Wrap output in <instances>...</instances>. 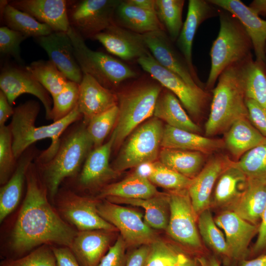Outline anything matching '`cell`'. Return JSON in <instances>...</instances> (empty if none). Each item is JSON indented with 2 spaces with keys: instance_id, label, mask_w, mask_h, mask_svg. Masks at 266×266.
I'll return each instance as SVG.
<instances>
[{
  "instance_id": "20",
  "label": "cell",
  "mask_w": 266,
  "mask_h": 266,
  "mask_svg": "<svg viewBox=\"0 0 266 266\" xmlns=\"http://www.w3.org/2000/svg\"><path fill=\"white\" fill-rule=\"evenodd\" d=\"M93 38L99 41L108 52L125 61L137 60L149 52L143 34L115 23Z\"/></svg>"
},
{
  "instance_id": "33",
  "label": "cell",
  "mask_w": 266,
  "mask_h": 266,
  "mask_svg": "<svg viewBox=\"0 0 266 266\" xmlns=\"http://www.w3.org/2000/svg\"><path fill=\"white\" fill-rule=\"evenodd\" d=\"M206 155L198 151L161 148L158 159L166 166L193 179L205 166Z\"/></svg>"
},
{
  "instance_id": "17",
  "label": "cell",
  "mask_w": 266,
  "mask_h": 266,
  "mask_svg": "<svg viewBox=\"0 0 266 266\" xmlns=\"http://www.w3.org/2000/svg\"><path fill=\"white\" fill-rule=\"evenodd\" d=\"M0 88L12 106L22 94L34 96L42 102L46 118L50 120L52 99L47 90L26 69L10 67L3 70L0 75Z\"/></svg>"
},
{
  "instance_id": "51",
  "label": "cell",
  "mask_w": 266,
  "mask_h": 266,
  "mask_svg": "<svg viewBox=\"0 0 266 266\" xmlns=\"http://www.w3.org/2000/svg\"><path fill=\"white\" fill-rule=\"evenodd\" d=\"M57 266H80L69 247L52 246Z\"/></svg>"
},
{
  "instance_id": "43",
  "label": "cell",
  "mask_w": 266,
  "mask_h": 266,
  "mask_svg": "<svg viewBox=\"0 0 266 266\" xmlns=\"http://www.w3.org/2000/svg\"><path fill=\"white\" fill-rule=\"evenodd\" d=\"M80 84L68 80L62 91L52 97L50 120H60L69 114L77 105Z\"/></svg>"
},
{
  "instance_id": "59",
  "label": "cell",
  "mask_w": 266,
  "mask_h": 266,
  "mask_svg": "<svg viewBox=\"0 0 266 266\" xmlns=\"http://www.w3.org/2000/svg\"><path fill=\"white\" fill-rule=\"evenodd\" d=\"M200 266H220L218 260L214 257L200 256L196 258Z\"/></svg>"
},
{
  "instance_id": "47",
  "label": "cell",
  "mask_w": 266,
  "mask_h": 266,
  "mask_svg": "<svg viewBox=\"0 0 266 266\" xmlns=\"http://www.w3.org/2000/svg\"><path fill=\"white\" fill-rule=\"evenodd\" d=\"M0 266H57L52 246L42 245L16 259L3 260Z\"/></svg>"
},
{
  "instance_id": "56",
  "label": "cell",
  "mask_w": 266,
  "mask_h": 266,
  "mask_svg": "<svg viewBox=\"0 0 266 266\" xmlns=\"http://www.w3.org/2000/svg\"><path fill=\"white\" fill-rule=\"evenodd\" d=\"M130 4L141 9L155 12V0H126ZM156 13V12H155Z\"/></svg>"
},
{
  "instance_id": "8",
  "label": "cell",
  "mask_w": 266,
  "mask_h": 266,
  "mask_svg": "<svg viewBox=\"0 0 266 266\" xmlns=\"http://www.w3.org/2000/svg\"><path fill=\"white\" fill-rule=\"evenodd\" d=\"M164 126L153 117L137 127L122 146L112 167L117 172L159 158Z\"/></svg>"
},
{
  "instance_id": "10",
  "label": "cell",
  "mask_w": 266,
  "mask_h": 266,
  "mask_svg": "<svg viewBox=\"0 0 266 266\" xmlns=\"http://www.w3.org/2000/svg\"><path fill=\"white\" fill-rule=\"evenodd\" d=\"M53 200L61 217L78 232L118 231L99 214L97 205L100 200L98 199L80 195L71 190L60 189Z\"/></svg>"
},
{
  "instance_id": "55",
  "label": "cell",
  "mask_w": 266,
  "mask_h": 266,
  "mask_svg": "<svg viewBox=\"0 0 266 266\" xmlns=\"http://www.w3.org/2000/svg\"><path fill=\"white\" fill-rule=\"evenodd\" d=\"M134 168V170L133 172V174L148 179L153 170L154 162L144 163Z\"/></svg>"
},
{
  "instance_id": "26",
  "label": "cell",
  "mask_w": 266,
  "mask_h": 266,
  "mask_svg": "<svg viewBox=\"0 0 266 266\" xmlns=\"http://www.w3.org/2000/svg\"><path fill=\"white\" fill-rule=\"evenodd\" d=\"M39 154L33 145L27 149L18 159L15 170L9 180L0 189V222L17 206L22 195L28 167Z\"/></svg>"
},
{
  "instance_id": "57",
  "label": "cell",
  "mask_w": 266,
  "mask_h": 266,
  "mask_svg": "<svg viewBox=\"0 0 266 266\" xmlns=\"http://www.w3.org/2000/svg\"><path fill=\"white\" fill-rule=\"evenodd\" d=\"M238 266H266V253L251 260H244L241 261Z\"/></svg>"
},
{
  "instance_id": "31",
  "label": "cell",
  "mask_w": 266,
  "mask_h": 266,
  "mask_svg": "<svg viewBox=\"0 0 266 266\" xmlns=\"http://www.w3.org/2000/svg\"><path fill=\"white\" fill-rule=\"evenodd\" d=\"M105 199L113 203L127 204L142 207L145 210L144 220L151 228L166 230L169 218V194L159 193L146 199L108 197Z\"/></svg>"
},
{
  "instance_id": "45",
  "label": "cell",
  "mask_w": 266,
  "mask_h": 266,
  "mask_svg": "<svg viewBox=\"0 0 266 266\" xmlns=\"http://www.w3.org/2000/svg\"><path fill=\"white\" fill-rule=\"evenodd\" d=\"M9 125L0 127V184H5L14 173L17 164Z\"/></svg>"
},
{
  "instance_id": "46",
  "label": "cell",
  "mask_w": 266,
  "mask_h": 266,
  "mask_svg": "<svg viewBox=\"0 0 266 266\" xmlns=\"http://www.w3.org/2000/svg\"><path fill=\"white\" fill-rule=\"evenodd\" d=\"M150 249L144 266H174L185 255L166 242L157 238Z\"/></svg>"
},
{
  "instance_id": "27",
  "label": "cell",
  "mask_w": 266,
  "mask_h": 266,
  "mask_svg": "<svg viewBox=\"0 0 266 266\" xmlns=\"http://www.w3.org/2000/svg\"><path fill=\"white\" fill-rule=\"evenodd\" d=\"M161 148L198 151L209 154L225 148L224 140L201 136L168 125L164 127Z\"/></svg>"
},
{
  "instance_id": "19",
  "label": "cell",
  "mask_w": 266,
  "mask_h": 266,
  "mask_svg": "<svg viewBox=\"0 0 266 266\" xmlns=\"http://www.w3.org/2000/svg\"><path fill=\"white\" fill-rule=\"evenodd\" d=\"M214 220L225 232L229 259L245 260L248 253L249 243L258 233L259 225L251 224L230 210L221 213Z\"/></svg>"
},
{
  "instance_id": "2",
  "label": "cell",
  "mask_w": 266,
  "mask_h": 266,
  "mask_svg": "<svg viewBox=\"0 0 266 266\" xmlns=\"http://www.w3.org/2000/svg\"><path fill=\"white\" fill-rule=\"evenodd\" d=\"M40 110L38 102L29 100L14 108V113L9 125L12 136V146L17 160L36 141L51 138L49 147L40 153L38 157L41 161L50 158L56 151L60 137L68 127L82 118L77 105L65 118L48 125L35 126V121Z\"/></svg>"
},
{
  "instance_id": "11",
  "label": "cell",
  "mask_w": 266,
  "mask_h": 266,
  "mask_svg": "<svg viewBox=\"0 0 266 266\" xmlns=\"http://www.w3.org/2000/svg\"><path fill=\"white\" fill-rule=\"evenodd\" d=\"M103 199L98 204V212L120 232L127 247L150 245L157 238L153 229L145 222L140 213Z\"/></svg>"
},
{
  "instance_id": "14",
  "label": "cell",
  "mask_w": 266,
  "mask_h": 266,
  "mask_svg": "<svg viewBox=\"0 0 266 266\" xmlns=\"http://www.w3.org/2000/svg\"><path fill=\"white\" fill-rule=\"evenodd\" d=\"M113 145V137L111 135L106 143L93 148L90 152L75 178L77 190L93 191L100 189V191L109 181L118 176L119 173L109 163Z\"/></svg>"
},
{
  "instance_id": "39",
  "label": "cell",
  "mask_w": 266,
  "mask_h": 266,
  "mask_svg": "<svg viewBox=\"0 0 266 266\" xmlns=\"http://www.w3.org/2000/svg\"><path fill=\"white\" fill-rule=\"evenodd\" d=\"M155 12L170 40L176 41L182 27L184 0H155Z\"/></svg>"
},
{
  "instance_id": "60",
  "label": "cell",
  "mask_w": 266,
  "mask_h": 266,
  "mask_svg": "<svg viewBox=\"0 0 266 266\" xmlns=\"http://www.w3.org/2000/svg\"><path fill=\"white\" fill-rule=\"evenodd\" d=\"M196 258L192 259L185 254L174 266H199Z\"/></svg>"
},
{
  "instance_id": "21",
  "label": "cell",
  "mask_w": 266,
  "mask_h": 266,
  "mask_svg": "<svg viewBox=\"0 0 266 266\" xmlns=\"http://www.w3.org/2000/svg\"><path fill=\"white\" fill-rule=\"evenodd\" d=\"M233 162L225 155L213 156L207 162L200 172L192 179L187 190L197 216L208 208L211 193L216 180Z\"/></svg>"
},
{
  "instance_id": "37",
  "label": "cell",
  "mask_w": 266,
  "mask_h": 266,
  "mask_svg": "<svg viewBox=\"0 0 266 266\" xmlns=\"http://www.w3.org/2000/svg\"><path fill=\"white\" fill-rule=\"evenodd\" d=\"M2 16L6 27L18 32L27 37H39L47 35L53 32L47 25L40 23L29 14L11 5H4Z\"/></svg>"
},
{
  "instance_id": "30",
  "label": "cell",
  "mask_w": 266,
  "mask_h": 266,
  "mask_svg": "<svg viewBox=\"0 0 266 266\" xmlns=\"http://www.w3.org/2000/svg\"><path fill=\"white\" fill-rule=\"evenodd\" d=\"M153 116L175 128L198 134L201 131L187 114L178 99L165 88L158 97Z\"/></svg>"
},
{
  "instance_id": "1",
  "label": "cell",
  "mask_w": 266,
  "mask_h": 266,
  "mask_svg": "<svg viewBox=\"0 0 266 266\" xmlns=\"http://www.w3.org/2000/svg\"><path fill=\"white\" fill-rule=\"evenodd\" d=\"M26 183L25 198L2 251L6 259L21 258L44 244L69 248L78 232L50 203L33 162L27 169Z\"/></svg>"
},
{
  "instance_id": "25",
  "label": "cell",
  "mask_w": 266,
  "mask_h": 266,
  "mask_svg": "<svg viewBox=\"0 0 266 266\" xmlns=\"http://www.w3.org/2000/svg\"><path fill=\"white\" fill-rule=\"evenodd\" d=\"M113 232L79 231L69 247L80 266H97L108 250Z\"/></svg>"
},
{
  "instance_id": "52",
  "label": "cell",
  "mask_w": 266,
  "mask_h": 266,
  "mask_svg": "<svg viewBox=\"0 0 266 266\" xmlns=\"http://www.w3.org/2000/svg\"><path fill=\"white\" fill-rule=\"evenodd\" d=\"M150 245H143L128 256L125 266H144L150 251Z\"/></svg>"
},
{
  "instance_id": "49",
  "label": "cell",
  "mask_w": 266,
  "mask_h": 266,
  "mask_svg": "<svg viewBox=\"0 0 266 266\" xmlns=\"http://www.w3.org/2000/svg\"><path fill=\"white\" fill-rule=\"evenodd\" d=\"M127 247L126 242L120 235L97 266H125L128 257L126 254Z\"/></svg>"
},
{
  "instance_id": "38",
  "label": "cell",
  "mask_w": 266,
  "mask_h": 266,
  "mask_svg": "<svg viewBox=\"0 0 266 266\" xmlns=\"http://www.w3.org/2000/svg\"><path fill=\"white\" fill-rule=\"evenodd\" d=\"M28 71L51 95L60 93L68 80L50 60H39L26 66Z\"/></svg>"
},
{
  "instance_id": "40",
  "label": "cell",
  "mask_w": 266,
  "mask_h": 266,
  "mask_svg": "<svg viewBox=\"0 0 266 266\" xmlns=\"http://www.w3.org/2000/svg\"><path fill=\"white\" fill-rule=\"evenodd\" d=\"M234 165L248 178L266 181V137L238 160L234 161Z\"/></svg>"
},
{
  "instance_id": "28",
  "label": "cell",
  "mask_w": 266,
  "mask_h": 266,
  "mask_svg": "<svg viewBox=\"0 0 266 266\" xmlns=\"http://www.w3.org/2000/svg\"><path fill=\"white\" fill-rule=\"evenodd\" d=\"M266 206V181L248 178L241 196L229 205V209L253 224L261 221Z\"/></svg>"
},
{
  "instance_id": "32",
  "label": "cell",
  "mask_w": 266,
  "mask_h": 266,
  "mask_svg": "<svg viewBox=\"0 0 266 266\" xmlns=\"http://www.w3.org/2000/svg\"><path fill=\"white\" fill-rule=\"evenodd\" d=\"M244 118L235 121L226 132L225 148L236 159L257 146L265 138L249 121Z\"/></svg>"
},
{
  "instance_id": "58",
  "label": "cell",
  "mask_w": 266,
  "mask_h": 266,
  "mask_svg": "<svg viewBox=\"0 0 266 266\" xmlns=\"http://www.w3.org/2000/svg\"><path fill=\"white\" fill-rule=\"evenodd\" d=\"M259 16L266 15V0H255L248 6Z\"/></svg>"
},
{
  "instance_id": "24",
  "label": "cell",
  "mask_w": 266,
  "mask_h": 266,
  "mask_svg": "<svg viewBox=\"0 0 266 266\" xmlns=\"http://www.w3.org/2000/svg\"><path fill=\"white\" fill-rule=\"evenodd\" d=\"M9 4L29 14L54 32H67L70 26L65 0H18Z\"/></svg>"
},
{
  "instance_id": "5",
  "label": "cell",
  "mask_w": 266,
  "mask_h": 266,
  "mask_svg": "<svg viewBox=\"0 0 266 266\" xmlns=\"http://www.w3.org/2000/svg\"><path fill=\"white\" fill-rule=\"evenodd\" d=\"M220 28L210 51L211 66L205 90L211 91L219 76L231 65L253 56L250 36L240 22L230 12L220 9Z\"/></svg>"
},
{
  "instance_id": "15",
  "label": "cell",
  "mask_w": 266,
  "mask_h": 266,
  "mask_svg": "<svg viewBox=\"0 0 266 266\" xmlns=\"http://www.w3.org/2000/svg\"><path fill=\"white\" fill-rule=\"evenodd\" d=\"M220 9L205 0H189L188 11L176 46L185 60L198 85L204 89L200 80L192 60V47L195 36L200 25L206 20L219 16Z\"/></svg>"
},
{
  "instance_id": "12",
  "label": "cell",
  "mask_w": 266,
  "mask_h": 266,
  "mask_svg": "<svg viewBox=\"0 0 266 266\" xmlns=\"http://www.w3.org/2000/svg\"><path fill=\"white\" fill-rule=\"evenodd\" d=\"M120 0L77 1L68 14L70 26L84 38H94L114 23L115 10Z\"/></svg>"
},
{
  "instance_id": "29",
  "label": "cell",
  "mask_w": 266,
  "mask_h": 266,
  "mask_svg": "<svg viewBox=\"0 0 266 266\" xmlns=\"http://www.w3.org/2000/svg\"><path fill=\"white\" fill-rule=\"evenodd\" d=\"M114 23L141 34L165 31L155 12L132 5L126 0H121L117 7L114 14Z\"/></svg>"
},
{
  "instance_id": "7",
  "label": "cell",
  "mask_w": 266,
  "mask_h": 266,
  "mask_svg": "<svg viewBox=\"0 0 266 266\" xmlns=\"http://www.w3.org/2000/svg\"><path fill=\"white\" fill-rule=\"evenodd\" d=\"M74 48L76 61L83 72L103 87L112 90L124 81L136 78L137 73L128 65L107 54L91 50L84 38L70 27L67 32Z\"/></svg>"
},
{
  "instance_id": "35",
  "label": "cell",
  "mask_w": 266,
  "mask_h": 266,
  "mask_svg": "<svg viewBox=\"0 0 266 266\" xmlns=\"http://www.w3.org/2000/svg\"><path fill=\"white\" fill-rule=\"evenodd\" d=\"M248 178L240 169L232 164L218 178L213 200L215 205L223 206L236 201L245 191Z\"/></svg>"
},
{
  "instance_id": "42",
  "label": "cell",
  "mask_w": 266,
  "mask_h": 266,
  "mask_svg": "<svg viewBox=\"0 0 266 266\" xmlns=\"http://www.w3.org/2000/svg\"><path fill=\"white\" fill-rule=\"evenodd\" d=\"M119 115L118 105L93 118L86 125L87 133L94 148L103 144L108 134L113 130Z\"/></svg>"
},
{
  "instance_id": "44",
  "label": "cell",
  "mask_w": 266,
  "mask_h": 266,
  "mask_svg": "<svg viewBox=\"0 0 266 266\" xmlns=\"http://www.w3.org/2000/svg\"><path fill=\"white\" fill-rule=\"evenodd\" d=\"M148 179L153 184L170 191L187 189L192 180L166 166L159 161L154 162L153 170Z\"/></svg>"
},
{
  "instance_id": "34",
  "label": "cell",
  "mask_w": 266,
  "mask_h": 266,
  "mask_svg": "<svg viewBox=\"0 0 266 266\" xmlns=\"http://www.w3.org/2000/svg\"><path fill=\"white\" fill-rule=\"evenodd\" d=\"M159 193L148 179L133 173L121 181L105 186L100 192L98 198L119 197L146 199L154 197Z\"/></svg>"
},
{
  "instance_id": "36",
  "label": "cell",
  "mask_w": 266,
  "mask_h": 266,
  "mask_svg": "<svg viewBox=\"0 0 266 266\" xmlns=\"http://www.w3.org/2000/svg\"><path fill=\"white\" fill-rule=\"evenodd\" d=\"M243 78L246 98L266 108V63L254 60L253 56L243 63Z\"/></svg>"
},
{
  "instance_id": "16",
  "label": "cell",
  "mask_w": 266,
  "mask_h": 266,
  "mask_svg": "<svg viewBox=\"0 0 266 266\" xmlns=\"http://www.w3.org/2000/svg\"><path fill=\"white\" fill-rule=\"evenodd\" d=\"M143 35L149 51L160 65L179 76L189 85L200 87L184 57L173 45L165 31L152 32Z\"/></svg>"
},
{
  "instance_id": "3",
  "label": "cell",
  "mask_w": 266,
  "mask_h": 266,
  "mask_svg": "<svg viewBox=\"0 0 266 266\" xmlns=\"http://www.w3.org/2000/svg\"><path fill=\"white\" fill-rule=\"evenodd\" d=\"M92 148L93 144L87 133L86 125L82 121L61 138L56 151L50 158L42 162L34 160L49 198L54 200L65 179L77 176Z\"/></svg>"
},
{
  "instance_id": "50",
  "label": "cell",
  "mask_w": 266,
  "mask_h": 266,
  "mask_svg": "<svg viewBox=\"0 0 266 266\" xmlns=\"http://www.w3.org/2000/svg\"><path fill=\"white\" fill-rule=\"evenodd\" d=\"M249 119L256 129L266 137V108L251 99H246Z\"/></svg>"
},
{
  "instance_id": "41",
  "label": "cell",
  "mask_w": 266,
  "mask_h": 266,
  "mask_svg": "<svg viewBox=\"0 0 266 266\" xmlns=\"http://www.w3.org/2000/svg\"><path fill=\"white\" fill-rule=\"evenodd\" d=\"M198 216V227L204 241L215 252L229 259L226 238L213 219L209 209L202 211Z\"/></svg>"
},
{
  "instance_id": "6",
  "label": "cell",
  "mask_w": 266,
  "mask_h": 266,
  "mask_svg": "<svg viewBox=\"0 0 266 266\" xmlns=\"http://www.w3.org/2000/svg\"><path fill=\"white\" fill-rule=\"evenodd\" d=\"M163 88L157 81H143L117 93L119 115L111 134L113 137V149L119 148L140 124L153 115L156 102Z\"/></svg>"
},
{
  "instance_id": "54",
  "label": "cell",
  "mask_w": 266,
  "mask_h": 266,
  "mask_svg": "<svg viewBox=\"0 0 266 266\" xmlns=\"http://www.w3.org/2000/svg\"><path fill=\"white\" fill-rule=\"evenodd\" d=\"M14 109L9 103L5 95L0 91V127L5 126L8 119L12 116Z\"/></svg>"
},
{
  "instance_id": "48",
  "label": "cell",
  "mask_w": 266,
  "mask_h": 266,
  "mask_svg": "<svg viewBox=\"0 0 266 266\" xmlns=\"http://www.w3.org/2000/svg\"><path fill=\"white\" fill-rule=\"evenodd\" d=\"M27 38L21 33L6 26L0 28V51L3 54L12 56L18 63H22L20 55L21 43Z\"/></svg>"
},
{
  "instance_id": "9",
  "label": "cell",
  "mask_w": 266,
  "mask_h": 266,
  "mask_svg": "<svg viewBox=\"0 0 266 266\" xmlns=\"http://www.w3.org/2000/svg\"><path fill=\"white\" fill-rule=\"evenodd\" d=\"M144 70L178 99L189 114L200 117L211 104V91L192 86L179 76L160 65L149 52L137 60Z\"/></svg>"
},
{
  "instance_id": "13",
  "label": "cell",
  "mask_w": 266,
  "mask_h": 266,
  "mask_svg": "<svg viewBox=\"0 0 266 266\" xmlns=\"http://www.w3.org/2000/svg\"><path fill=\"white\" fill-rule=\"evenodd\" d=\"M169 218L166 231L174 240L194 250L201 248L196 217L187 189L170 191Z\"/></svg>"
},
{
  "instance_id": "4",
  "label": "cell",
  "mask_w": 266,
  "mask_h": 266,
  "mask_svg": "<svg viewBox=\"0 0 266 266\" xmlns=\"http://www.w3.org/2000/svg\"><path fill=\"white\" fill-rule=\"evenodd\" d=\"M244 61L226 68L211 90L210 112L204 126L207 136L226 132L237 120L249 118L243 78Z\"/></svg>"
},
{
  "instance_id": "53",
  "label": "cell",
  "mask_w": 266,
  "mask_h": 266,
  "mask_svg": "<svg viewBox=\"0 0 266 266\" xmlns=\"http://www.w3.org/2000/svg\"><path fill=\"white\" fill-rule=\"evenodd\" d=\"M260 221L258 237L252 250L254 255H260L266 251V206Z\"/></svg>"
},
{
  "instance_id": "23",
  "label": "cell",
  "mask_w": 266,
  "mask_h": 266,
  "mask_svg": "<svg viewBox=\"0 0 266 266\" xmlns=\"http://www.w3.org/2000/svg\"><path fill=\"white\" fill-rule=\"evenodd\" d=\"M117 93L107 89L90 75L83 74L77 106L87 125L94 117L118 105Z\"/></svg>"
},
{
  "instance_id": "22",
  "label": "cell",
  "mask_w": 266,
  "mask_h": 266,
  "mask_svg": "<svg viewBox=\"0 0 266 266\" xmlns=\"http://www.w3.org/2000/svg\"><path fill=\"white\" fill-rule=\"evenodd\" d=\"M236 17L251 40L256 59L266 63V21L240 0H208Z\"/></svg>"
},
{
  "instance_id": "18",
  "label": "cell",
  "mask_w": 266,
  "mask_h": 266,
  "mask_svg": "<svg viewBox=\"0 0 266 266\" xmlns=\"http://www.w3.org/2000/svg\"><path fill=\"white\" fill-rule=\"evenodd\" d=\"M49 60L68 80L80 84L83 74L76 61L72 41L67 32H54L36 38Z\"/></svg>"
}]
</instances>
